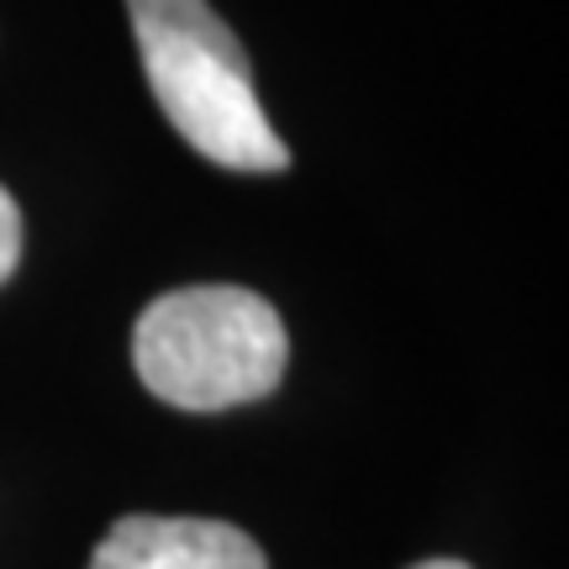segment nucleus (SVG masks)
Wrapping results in <instances>:
<instances>
[{"mask_svg": "<svg viewBox=\"0 0 569 569\" xmlns=\"http://www.w3.org/2000/svg\"><path fill=\"white\" fill-rule=\"evenodd\" d=\"M127 17L153 101L201 159L243 174L290 169V148L253 90V63L211 0H127Z\"/></svg>", "mask_w": 569, "mask_h": 569, "instance_id": "1", "label": "nucleus"}, {"mask_svg": "<svg viewBox=\"0 0 569 569\" xmlns=\"http://www.w3.org/2000/svg\"><path fill=\"white\" fill-rule=\"evenodd\" d=\"M290 338L280 311L243 284H184L138 317V380L174 411H232L280 386Z\"/></svg>", "mask_w": 569, "mask_h": 569, "instance_id": "2", "label": "nucleus"}, {"mask_svg": "<svg viewBox=\"0 0 569 569\" xmlns=\"http://www.w3.org/2000/svg\"><path fill=\"white\" fill-rule=\"evenodd\" d=\"M90 569H269L264 549L232 522L217 517H117Z\"/></svg>", "mask_w": 569, "mask_h": 569, "instance_id": "3", "label": "nucleus"}, {"mask_svg": "<svg viewBox=\"0 0 569 569\" xmlns=\"http://www.w3.org/2000/svg\"><path fill=\"white\" fill-rule=\"evenodd\" d=\"M17 259H21V211L11 201V190L0 184V284L17 274Z\"/></svg>", "mask_w": 569, "mask_h": 569, "instance_id": "4", "label": "nucleus"}, {"mask_svg": "<svg viewBox=\"0 0 569 569\" xmlns=\"http://www.w3.org/2000/svg\"><path fill=\"white\" fill-rule=\"evenodd\" d=\"M411 569H469L465 559H422V565H411Z\"/></svg>", "mask_w": 569, "mask_h": 569, "instance_id": "5", "label": "nucleus"}]
</instances>
